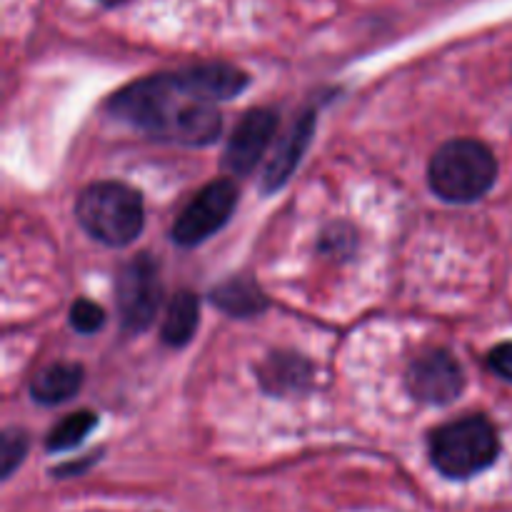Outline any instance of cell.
Listing matches in <instances>:
<instances>
[{"instance_id": "7c38bea8", "label": "cell", "mask_w": 512, "mask_h": 512, "mask_svg": "<svg viewBox=\"0 0 512 512\" xmlns=\"http://www.w3.org/2000/svg\"><path fill=\"white\" fill-rule=\"evenodd\" d=\"M200 323V303L190 290L185 293H178L173 298V303L168 305V313H165L163 328H160V335H163V343L170 345V348H183L193 340L195 330H198Z\"/></svg>"}, {"instance_id": "277c9868", "label": "cell", "mask_w": 512, "mask_h": 512, "mask_svg": "<svg viewBox=\"0 0 512 512\" xmlns=\"http://www.w3.org/2000/svg\"><path fill=\"white\" fill-rule=\"evenodd\" d=\"M500 440L483 415L453 420L430 435V460L450 480H470L498 460Z\"/></svg>"}, {"instance_id": "52a82bcc", "label": "cell", "mask_w": 512, "mask_h": 512, "mask_svg": "<svg viewBox=\"0 0 512 512\" xmlns=\"http://www.w3.org/2000/svg\"><path fill=\"white\" fill-rule=\"evenodd\" d=\"M410 395L428 405H450L463 395L465 373L463 365L445 350H430L410 363L408 368Z\"/></svg>"}, {"instance_id": "e0dca14e", "label": "cell", "mask_w": 512, "mask_h": 512, "mask_svg": "<svg viewBox=\"0 0 512 512\" xmlns=\"http://www.w3.org/2000/svg\"><path fill=\"white\" fill-rule=\"evenodd\" d=\"M488 365L495 375L512 383V343H500L490 350Z\"/></svg>"}, {"instance_id": "3957f363", "label": "cell", "mask_w": 512, "mask_h": 512, "mask_svg": "<svg viewBox=\"0 0 512 512\" xmlns=\"http://www.w3.org/2000/svg\"><path fill=\"white\" fill-rule=\"evenodd\" d=\"M498 178V163L478 140H450L440 145L428 168V183L440 200L465 205L483 198Z\"/></svg>"}, {"instance_id": "4fadbf2b", "label": "cell", "mask_w": 512, "mask_h": 512, "mask_svg": "<svg viewBox=\"0 0 512 512\" xmlns=\"http://www.w3.org/2000/svg\"><path fill=\"white\" fill-rule=\"evenodd\" d=\"M258 380L268 393H293V390H300L310 380V365L298 355L275 353L260 368Z\"/></svg>"}, {"instance_id": "9c48e42d", "label": "cell", "mask_w": 512, "mask_h": 512, "mask_svg": "<svg viewBox=\"0 0 512 512\" xmlns=\"http://www.w3.org/2000/svg\"><path fill=\"white\" fill-rule=\"evenodd\" d=\"M315 123H318V115H315V110H305V113L295 120L293 128L288 130V135L280 140L273 160H270L268 168H265V178H263L265 193H273V190L283 188V185L288 183L290 175L295 173L298 163L303 160L310 140H313Z\"/></svg>"}, {"instance_id": "5bb4252c", "label": "cell", "mask_w": 512, "mask_h": 512, "mask_svg": "<svg viewBox=\"0 0 512 512\" xmlns=\"http://www.w3.org/2000/svg\"><path fill=\"white\" fill-rule=\"evenodd\" d=\"M95 425H98V415L90 413V410H80V413H73L60 420L48 433L45 445H48L50 453H63V450L78 448L93 433Z\"/></svg>"}, {"instance_id": "ba28073f", "label": "cell", "mask_w": 512, "mask_h": 512, "mask_svg": "<svg viewBox=\"0 0 512 512\" xmlns=\"http://www.w3.org/2000/svg\"><path fill=\"white\" fill-rule=\"evenodd\" d=\"M278 130V115L270 108H253L240 118L225 145V168L233 175L253 173L263 160L270 140Z\"/></svg>"}, {"instance_id": "7a4b0ae2", "label": "cell", "mask_w": 512, "mask_h": 512, "mask_svg": "<svg viewBox=\"0 0 512 512\" xmlns=\"http://www.w3.org/2000/svg\"><path fill=\"white\" fill-rule=\"evenodd\" d=\"M75 215L85 233L108 248L135 243L145 228L143 195L125 183L103 180L78 195Z\"/></svg>"}, {"instance_id": "2e32d148", "label": "cell", "mask_w": 512, "mask_h": 512, "mask_svg": "<svg viewBox=\"0 0 512 512\" xmlns=\"http://www.w3.org/2000/svg\"><path fill=\"white\" fill-rule=\"evenodd\" d=\"M70 325L73 330H78L80 335H93L98 333L105 325V313L100 305H95L93 300H75L73 308H70Z\"/></svg>"}, {"instance_id": "5b68a950", "label": "cell", "mask_w": 512, "mask_h": 512, "mask_svg": "<svg viewBox=\"0 0 512 512\" xmlns=\"http://www.w3.org/2000/svg\"><path fill=\"white\" fill-rule=\"evenodd\" d=\"M160 275L158 265L150 255H138L120 268L115 280V303H118L120 323L128 333H140L150 328L160 308Z\"/></svg>"}, {"instance_id": "9a60e30c", "label": "cell", "mask_w": 512, "mask_h": 512, "mask_svg": "<svg viewBox=\"0 0 512 512\" xmlns=\"http://www.w3.org/2000/svg\"><path fill=\"white\" fill-rule=\"evenodd\" d=\"M28 453V435L23 430H5L0 438V463H3V478H10L13 470L23 463Z\"/></svg>"}, {"instance_id": "8fae6325", "label": "cell", "mask_w": 512, "mask_h": 512, "mask_svg": "<svg viewBox=\"0 0 512 512\" xmlns=\"http://www.w3.org/2000/svg\"><path fill=\"white\" fill-rule=\"evenodd\" d=\"M210 300H213L215 308L228 313L230 318H253L268 308V298H265L263 290L250 278H240V275L213 288Z\"/></svg>"}, {"instance_id": "ac0fdd59", "label": "cell", "mask_w": 512, "mask_h": 512, "mask_svg": "<svg viewBox=\"0 0 512 512\" xmlns=\"http://www.w3.org/2000/svg\"><path fill=\"white\" fill-rule=\"evenodd\" d=\"M100 3H103V5H118V3H123V0H100Z\"/></svg>"}, {"instance_id": "8992f818", "label": "cell", "mask_w": 512, "mask_h": 512, "mask_svg": "<svg viewBox=\"0 0 512 512\" xmlns=\"http://www.w3.org/2000/svg\"><path fill=\"white\" fill-rule=\"evenodd\" d=\"M238 205V188L230 178H218L205 185L175 218L173 240L183 248H195L218 233Z\"/></svg>"}, {"instance_id": "30bf717a", "label": "cell", "mask_w": 512, "mask_h": 512, "mask_svg": "<svg viewBox=\"0 0 512 512\" xmlns=\"http://www.w3.org/2000/svg\"><path fill=\"white\" fill-rule=\"evenodd\" d=\"M83 385V368L78 363H53L40 370L30 383V395L40 405H60L75 398Z\"/></svg>"}, {"instance_id": "6da1fadb", "label": "cell", "mask_w": 512, "mask_h": 512, "mask_svg": "<svg viewBox=\"0 0 512 512\" xmlns=\"http://www.w3.org/2000/svg\"><path fill=\"white\" fill-rule=\"evenodd\" d=\"M245 85L248 75L233 65H193L125 85L108 100V110L160 143L203 148L223 130L218 103L235 98Z\"/></svg>"}]
</instances>
